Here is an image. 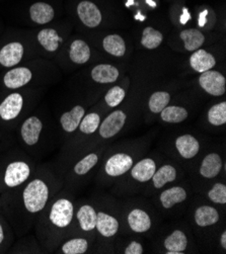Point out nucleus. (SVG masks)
<instances>
[{"label": "nucleus", "mask_w": 226, "mask_h": 254, "mask_svg": "<svg viewBox=\"0 0 226 254\" xmlns=\"http://www.w3.org/2000/svg\"><path fill=\"white\" fill-rule=\"evenodd\" d=\"M63 180L50 166L37 167L34 175L21 187L0 194L1 212L15 236L22 237L32 229L39 214L60 191Z\"/></svg>", "instance_id": "nucleus-1"}, {"label": "nucleus", "mask_w": 226, "mask_h": 254, "mask_svg": "<svg viewBox=\"0 0 226 254\" xmlns=\"http://www.w3.org/2000/svg\"><path fill=\"white\" fill-rule=\"evenodd\" d=\"M75 205L65 191L57 192L39 214L36 222V235L44 252H53L69 236L74 222Z\"/></svg>", "instance_id": "nucleus-2"}, {"label": "nucleus", "mask_w": 226, "mask_h": 254, "mask_svg": "<svg viewBox=\"0 0 226 254\" xmlns=\"http://www.w3.org/2000/svg\"><path fill=\"white\" fill-rule=\"evenodd\" d=\"M36 169L34 158L26 151L14 146L8 149L0 156V194L26 184Z\"/></svg>", "instance_id": "nucleus-3"}, {"label": "nucleus", "mask_w": 226, "mask_h": 254, "mask_svg": "<svg viewBox=\"0 0 226 254\" xmlns=\"http://www.w3.org/2000/svg\"><path fill=\"white\" fill-rule=\"evenodd\" d=\"M21 149L31 157H41L47 145H51L54 140V131H46V124L41 117L32 115L24 119L16 131Z\"/></svg>", "instance_id": "nucleus-4"}, {"label": "nucleus", "mask_w": 226, "mask_h": 254, "mask_svg": "<svg viewBox=\"0 0 226 254\" xmlns=\"http://www.w3.org/2000/svg\"><path fill=\"white\" fill-rule=\"evenodd\" d=\"M24 109V97L21 93L15 91L9 93L0 103V125L7 130L15 124L21 116Z\"/></svg>", "instance_id": "nucleus-5"}, {"label": "nucleus", "mask_w": 226, "mask_h": 254, "mask_svg": "<svg viewBox=\"0 0 226 254\" xmlns=\"http://www.w3.org/2000/svg\"><path fill=\"white\" fill-rule=\"evenodd\" d=\"M33 71L26 66L10 68L2 77L3 85L10 90L19 89L32 82Z\"/></svg>", "instance_id": "nucleus-6"}, {"label": "nucleus", "mask_w": 226, "mask_h": 254, "mask_svg": "<svg viewBox=\"0 0 226 254\" xmlns=\"http://www.w3.org/2000/svg\"><path fill=\"white\" fill-rule=\"evenodd\" d=\"M199 84L207 93L213 96H221L226 91L225 77L220 72L212 69L200 75Z\"/></svg>", "instance_id": "nucleus-7"}, {"label": "nucleus", "mask_w": 226, "mask_h": 254, "mask_svg": "<svg viewBox=\"0 0 226 254\" xmlns=\"http://www.w3.org/2000/svg\"><path fill=\"white\" fill-rule=\"evenodd\" d=\"M134 164L133 157L127 153H116L112 155L105 164V173L112 179L126 174Z\"/></svg>", "instance_id": "nucleus-8"}, {"label": "nucleus", "mask_w": 226, "mask_h": 254, "mask_svg": "<svg viewBox=\"0 0 226 254\" xmlns=\"http://www.w3.org/2000/svg\"><path fill=\"white\" fill-rule=\"evenodd\" d=\"M127 120V115L123 111H115L110 114L103 122H100L98 127L99 136L103 139H111L115 137L125 126Z\"/></svg>", "instance_id": "nucleus-9"}, {"label": "nucleus", "mask_w": 226, "mask_h": 254, "mask_svg": "<svg viewBox=\"0 0 226 254\" xmlns=\"http://www.w3.org/2000/svg\"><path fill=\"white\" fill-rule=\"evenodd\" d=\"M24 56V46L20 42H9L0 48V66L13 68L17 66Z\"/></svg>", "instance_id": "nucleus-10"}, {"label": "nucleus", "mask_w": 226, "mask_h": 254, "mask_svg": "<svg viewBox=\"0 0 226 254\" xmlns=\"http://www.w3.org/2000/svg\"><path fill=\"white\" fill-rule=\"evenodd\" d=\"M84 115L85 110L81 106H75L70 111L64 112L59 118V125L62 133L69 135L76 132Z\"/></svg>", "instance_id": "nucleus-11"}, {"label": "nucleus", "mask_w": 226, "mask_h": 254, "mask_svg": "<svg viewBox=\"0 0 226 254\" xmlns=\"http://www.w3.org/2000/svg\"><path fill=\"white\" fill-rule=\"evenodd\" d=\"M74 218L82 232L90 233L95 230L97 212L91 205L82 204L77 209H75Z\"/></svg>", "instance_id": "nucleus-12"}, {"label": "nucleus", "mask_w": 226, "mask_h": 254, "mask_svg": "<svg viewBox=\"0 0 226 254\" xmlns=\"http://www.w3.org/2000/svg\"><path fill=\"white\" fill-rule=\"evenodd\" d=\"M127 223L134 233L139 234L148 232L152 226V221L149 214L139 208L133 209L128 213Z\"/></svg>", "instance_id": "nucleus-13"}, {"label": "nucleus", "mask_w": 226, "mask_h": 254, "mask_svg": "<svg viewBox=\"0 0 226 254\" xmlns=\"http://www.w3.org/2000/svg\"><path fill=\"white\" fill-rule=\"evenodd\" d=\"M130 170L131 177L135 182L139 184H145L151 181L156 170V163L152 158H143L135 165L133 164Z\"/></svg>", "instance_id": "nucleus-14"}, {"label": "nucleus", "mask_w": 226, "mask_h": 254, "mask_svg": "<svg viewBox=\"0 0 226 254\" xmlns=\"http://www.w3.org/2000/svg\"><path fill=\"white\" fill-rule=\"evenodd\" d=\"M77 14L82 23L88 28H95L102 22V13L90 1H81L77 5Z\"/></svg>", "instance_id": "nucleus-15"}, {"label": "nucleus", "mask_w": 226, "mask_h": 254, "mask_svg": "<svg viewBox=\"0 0 226 254\" xmlns=\"http://www.w3.org/2000/svg\"><path fill=\"white\" fill-rule=\"evenodd\" d=\"M175 149L184 159H192L196 157L200 151V143L198 139L190 134H185L175 139Z\"/></svg>", "instance_id": "nucleus-16"}, {"label": "nucleus", "mask_w": 226, "mask_h": 254, "mask_svg": "<svg viewBox=\"0 0 226 254\" xmlns=\"http://www.w3.org/2000/svg\"><path fill=\"white\" fill-rule=\"evenodd\" d=\"M89 248V242L84 237H66L53 251L61 254H84Z\"/></svg>", "instance_id": "nucleus-17"}, {"label": "nucleus", "mask_w": 226, "mask_h": 254, "mask_svg": "<svg viewBox=\"0 0 226 254\" xmlns=\"http://www.w3.org/2000/svg\"><path fill=\"white\" fill-rule=\"evenodd\" d=\"M119 228H120V224L116 217L105 212L97 213L95 230L103 237L105 238L114 237L118 233Z\"/></svg>", "instance_id": "nucleus-18"}, {"label": "nucleus", "mask_w": 226, "mask_h": 254, "mask_svg": "<svg viewBox=\"0 0 226 254\" xmlns=\"http://www.w3.org/2000/svg\"><path fill=\"white\" fill-rule=\"evenodd\" d=\"M187 197L188 192L185 188L181 186H174L164 190L159 195V200L164 209L169 210L174 206L182 204L183 201L187 199Z\"/></svg>", "instance_id": "nucleus-19"}, {"label": "nucleus", "mask_w": 226, "mask_h": 254, "mask_svg": "<svg viewBox=\"0 0 226 254\" xmlns=\"http://www.w3.org/2000/svg\"><path fill=\"white\" fill-rule=\"evenodd\" d=\"M188 236L182 230L172 231L164 240V253L167 254H182L188 247Z\"/></svg>", "instance_id": "nucleus-20"}, {"label": "nucleus", "mask_w": 226, "mask_h": 254, "mask_svg": "<svg viewBox=\"0 0 226 254\" xmlns=\"http://www.w3.org/2000/svg\"><path fill=\"white\" fill-rule=\"evenodd\" d=\"M222 158L218 153H209L201 162L199 172L204 179L211 180L218 176L222 170Z\"/></svg>", "instance_id": "nucleus-21"}, {"label": "nucleus", "mask_w": 226, "mask_h": 254, "mask_svg": "<svg viewBox=\"0 0 226 254\" xmlns=\"http://www.w3.org/2000/svg\"><path fill=\"white\" fill-rule=\"evenodd\" d=\"M37 40L40 46L49 53H55L60 48L63 39L54 29H43L37 35Z\"/></svg>", "instance_id": "nucleus-22"}, {"label": "nucleus", "mask_w": 226, "mask_h": 254, "mask_svg": "<svg viewBox=\"0 0 226 254\" xmlns=\"http://www.w3.org/2000/svg\"><path fill=\"white\" fill-rule=\"evenodd\" d=\"M190 65L196 72L203 73L211 70L216 65V60L206 50L198 49L190 57Z\"/></svg>", "instance_id": "nucleus-23"}, {"label": "nucleus", "mask_w": 226, "mask_h": 254, "mask_svg": "<svg viewBox=\"0 0 226 254\" xmlns=\"http://www.w3.org/2000/svg\"><path fill=\"white\" fill-rule=\"evenodd\" d=\"M98 162V154L97 153H89L83 158L79 159L77 162L71 167L68 179L71 182L73 179L77 177H83L90 172V170L97 164Z\"/></svg>", "instance_id": "nucleus-24"}, {"label": "nucleus", "mask_w": 226, "mask_h": 254, "mask_svg": "<svg viewBox=\"0 0 226 254\" xmlns=\"http://www.w3.org/2000/svg\"><path fill=\"white\" fill-rule=\"evenodd\" d=\"M194 221L198 227H209L217 224L220 221L218 211L211 206H200L194 213Z\"/></svg>", "instance_id": "nucleus-25"}, {"label": "nucleus", "mask_w": 226, "mask_h": 254, "mask_svg": "<svg viewBox=\"0 0 226 254\" xmlns=\"http://www.w3.org/2000/svg\"><path fill=\"white\" fill-rule=\"evenodd\" d=\"M68 54L71 62L82 65L90 59V48L82 40H74L70 44Z\"/></svg>", "instance_id": "nucleus-26"}, {"label": "nucleus", "mask_w": 226, "mask_h": 254, "mask_svg": "<svg viewBox=\"0 0 226 254\" xmlns=\"http://www.w3.org/2000/svg\"><path fill=\"white\" fill-rule=\"evenodd\" d=\"M178 170L171 164H164L155 170L151 182L152 186L156 190L162 189L165 185L174 182L177 180Z\"/></svg>", "instance_id": "nucleus-27"}, {"label": "nucleus", "mask_w": 226, "mask_h": 254, "mask_svg": "<svg viewBox=\"0 0 226 254\" xmlns=\"http://www.w3.org/2000/svg\"><path fill=\"white\" fill-rule=\"evenodd\" d=\"M119 70L109 64H99L91 70V77L98 83H113L119 78Z\"/></svg>", "instance_id": "nucleus-28"}, {"label": "nucleus", "mask_w": 226, "mask_h": 254, "mask_svg": "<svg viewBox=\"0 0 226 254\" xmlns=\"http://www.w3.org/2000/svg\"><path fill=\"white\" fill-rule=\"evenodd\" d=\"M31 19L37 24H46L55 16L54 8L46 2H36L30 8Z\"/></svg>", "instance_id": "nucleus-29"}, {"label": "nucleus", "mask_w": 226, "mask_h": 254, "mask_svg": "<svg viewBox=\"0 0 226 254\" xmlns=\"http://www.w3.org/2000/svg\"><path fill=\"white\" fill-rule=\"evenodd\" d=\"M14 231L5 216L0 213V253H6L10 250L14 241Z\"/></svg>", "instance_id": "nucleus-30"}, {"label": "nucleus", "mask_w": 226, "mask_h": 254, "mask_svg": "<svg viewBox=\"0 0 226 254\" xmlns=\"http://www.w3.org/2000/svg\"><path fill=\"white\" fill-rule=\"evenodd\" d=\"M180 37L184 42L185 49L189 52H194V51L200 49L205 42L204 35L196 29L185 30L180 34Z\"/></svg>", "instance_id": "nucleus-31"}, {"label": "nucleus", "mask_w": 226, "mask_h": 254, "mask_svg": "<svg viewBox=\"0 0 226 254\" xmlns=\"http://www.w3.org/2000/svg\"><path fill=\"white\" fill-rule=\"evenodd\" d=\"M104 49L106 52L115 57H123L126 53V44L119 35H109L104 39Z\"/></svg>", "instance_id": "nucleus-32"}, {"label": "nucleus", "mask_w": 226, "mask_h": 254, "mask_svg": "<svg viewBox=\"0 0 226 254\" xmlns=\"http://www.w3.org/2000/svg\"><path fill=\"white\" fill-rule=\"evenodd\" d=\"M189 114L188 111L183 107L170 106L165 107L160 112V118L163 122L169 124H180L187 120Z\"/></svg>", "instance_id": "nucleus-33"}, {"label": "nucleus", "mask_w": 226, "mask_h": 254, "mask_svg": "<svg viewBox=\"0 0 226 254\" xmlns=\"http://www.w3.org/2000/svg\"><path fill=\"white\" fill-rule=\"evenodd\" d=\"M162 41L163 36L159 31L151 27H147L144 29L141 38V44L144 48L148 50H154L160 46Z\"/></svg>", "instance_id": "nucleus-34"}, {"label": "nucleus", "mask_w": 226, "mask_h": 254, "mask_svg": "<svg viewBox=\"0 0 226 254\" xmlns=\"http://www.w3.org/2000/svg\"><path fill=\"white\" fill-rule=\"evenodd\" d=\"M170 94L166 91H156L149 98L148 108L153 114H160V112L168 106Z\"/></svg>", "instance_id": "nucleus-35"}, {"label": "nucleus", "mask_w": 226, "mask_h": 254, "mask_svg": "<svg viewBox=\"0 0 226 254\" xmlns=\"http://www.w3.org/2000/svg\"><path fill=\"white\" fill-rule=\"evenodd\" d=\"M99 125H100L99 115L95 113H90L88 115H84L77 130H79V132L83 135H91L98 130Z\"/></svg>", "instance_id": "nucleus-36"}, {"label": "nucleus", "mask_w": 226, "mask_h": 254, "mask_svg": "<svg viewBox=\"0 0 226 254\" xmlns=\"http://www.w3.org/2000/svg\"><path fill=\"white\" fill-rule=\"evenodd\" d=\"M208 122L214 127H220L226 123V103L222 101L213 106L208 112Z\"/></svg>", "instance_id": "nucleus-37"}, {"label": "nucleus", "mask_w": 226, "mask_h": 254, "mask_svg": "<svg viewBox=\"0 0 226 254\" xmlns=\"http://www.w3.org/2000/svg\"><path fill=\"white\" fill-rule=\"evenodd\" d=\"M208 198L218 205H225L226 204V186L221 183L215 184L209 190H208Z\"/></svg>", "instance_id": "nucleus-38"}, {"label": "nucleus", "mask_w": 226, "mask_h": 254, "mask_svg": "<svg viewBox=\"0 0 226 254\" xmlns=\"http://www.w3.org/2000/svg\"><path fill=\"white\" fill-rule=\"evenodd\" d=\"M125 95H126V93H125V90L122 87L114 86L107 92L105 100L110 108H115L122 103L125 98Z\"/></svg>", "instance_id": "nucleus-39"}, {"label": "nucleus", "mask_w": 226, "mask_h": 254, "mask_svg": "<svg viewBox=\"0 0 226 254\" xmlns=\"http://www.w3.org/2000/svg\"><path fill=\"white\" fill-rule=\"evenodd\" d=\"M14 142L15 141L11 136V131L5 129L4 127L0 125V156L8 149L13 147Z\"/></svg>", "instance_id": "nucleus-40"}, {"label": "nucleus", "mask_w": 226, "mask_h": 254, "mask_svg": "<svg viewBox=\"0 0 226 254\" xmlns=\"http://www.w3.org/2000/svg\"><path fill=\"white\" fill-rule=\"evenodd\" d=\"M124 254H142L144 253V248L142 244L138 241H131L123 250Z\"/></svg>", "instance_id": "nucleus-41"}, {"label": "nucleus", "mask_w": 226, "mask_h": 254, "mask_svg": "<svg viewBox=\"0 0 226 254\" xmlns=\"http://www.w3.org/2000/svg\"><path fill=\"white\" fill-rule=\"evenodd\" d=\"M219 243H220V246L222 247V249L225 250L226 249V231L225 230H223L221 235H220Z\"/></svg>", "instance_id": "nucleus-42"}, {"label": "nucleus", "mask_w": 226, "mask_h": 254, "mask_svg": "<svg viewBox=\"0 0 226 254\" xmlns=\"http://www.w3.org/2000/svg\"><path fill=\"white\" fill-rule=\"evenodd\" d=\"M184 11H185V16H187V15H186V11H187V10H186V8H185V10H184ZM186 19H190L189 15H188V17H186Z\"/></svg>", "instance_id": "nucleus-43"}, {"label": "nucleus", "mask_w": 226, "mask_h": 254, "mask_svg": "<svg viewBox=\"0 0 226 254\" xmlns=\"http://www.w3.org/2000/svg\"><path fill=\"white\" fill-rule=\"evenodd\" d=\"M0 213H1V201H0Z\"/></svg>", "instance_id": "nucleus-44"}]
</instances>
